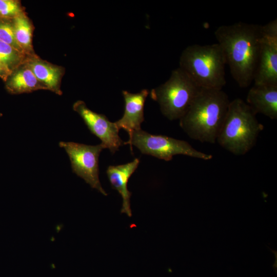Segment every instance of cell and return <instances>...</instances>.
Instances as JSON below:
<instances>
[{
    "instance_id": "6da1fadb",
    "label": "cell",
    "mask_w": 277,
    "mask_h": 277,
    "mask_svg": "<svg viewBox=\"0 0 277 277\" xmlns=\"http://www.w3.org/2000/svg\"><path fill=\"white\" fill-rule=\"evenodd\" d=\"M262 26L238 22L221 25L214 32L230 73L241 88L250 86L257 67Z\"/></svg>"
},
{
    "instance_id": "7a4b0ae2",
    "label": "cell",
    "mask_w": 277,
    "mask_h": 277,
    "mask_svg": "<svg viewBox=\"0 0 277 277\" xmlns=\"http://www.w3.org/2000/svg\"><path fill=\"white\" fill-rule=\"evenodd\" d=\"M230 102L222 90L201 88L179 125L191 138L214 144Z\"/></svg>"
},
{
    "instance_id": "3957f363",
    "label": "cell",
    "mask_w": 277,
    "mask_h": 277,
    "mask_svg": "<svg viewBox=\"0 0 277 277\" xmlns=\"http://www.w3.org/2000/svg\"><path fill=\"white\" fill-rule=\"evenodd\" d=\"M263 129L250 107L237 98L230 102L216 142L234 155H244L254 146Z\"/></svg>"
},
{
    "instance_id": "277c9868",
    "label": "cell",
    "mask_w": 277,
    "mask_h": 277,
    "mask_svg": "<svg viewBox=\"0 0 277 277\" xmlns=\"http://www.w3.org/2000/svg\"><path fill=\"white\" fill-rule=\"evenodd\" d=\"M179 63V67L201 88L222 90L226 84V61L217 43L187 47Z\"/></svg>"
},
{
    "instance_id": "5b68a950",
    "label": "cell",
    "mask_w": 277,
    "mask_h": 277,
    "mask_svg": "<svg viewBox=\"0 0 277 277\" xmlns=\"http://www.w3.org/2000/svg\"><path fill=\"white\" fill-rule=\"evenodd\" d=\"M201 88L180 67L169 79L149 94L156 101L162 114L170 121L180 120L186 112Z\"/></svg>"
},
{
    "instance_id": "8992f818",
    "label": "cell",
    "mask_w": 277,
    "mask_h": 277,
    "mask_svg": "<svg viewBox=\"0 0 277 277\" xmlns=\"http://www.w3.org/2000/svg\"><path fill=\"white\" fill-rule=\"evenodd\" d=\"M136 147L142 154L169 161L176 155H184L203 160H210L212 155L194 148L185 141L162 135H153L142 129L134 131L124 145Z\"/></svg>"
},
{
    "instance_id": "52a82bcc",
    "label": "cell",
    "mask_w": 277,
    "mask_h": 277,
    "mask_svg": "<svg viewBox=\"0 0 277 277\" xmlns=\"http://www.w3.org/2000/svg\"><path fill=\"white\" fill-rule=\"evenodd\" d=\"M59 146L68 155L72 171L92 188L107 195L99 179L98 158L104 149L103 146L101 144L88 145L73 142H60Z\"/></svg>"
},
{
    "instance_id": "ba28073f",
    "label": "cell",
    "mask_w": 277,
    "mask_h": 277,
    "mask_svg": "<svg viewBox=\"0 0 277 277\" xmlns=\"http://www.w3.org/2000/svg\"><path fill=\"white\" fill-rule=\"evenodd\" d=\"M254 85L277 86V19L262 26Z\"/></svg>"
},
{
    "instance_id": "9c48e42d",
    "label": "cell",
    "mask_w": 277,
    "mask_h": 277,
    "mask_svg": "<svg viewBox=\"0 0 277 277\" xmlns=\"http://www.w3.org/2000/svg\"><path fill=\"white\" fill-rule=\"evenodd\" d=\"M73 109L81 116L90 132L100 138L104 149H108L113 154L124 145L115 122H110L103 114L92 111L82 101L75 102Z\"/></svg>"
},
{
    "instance_id": "30bf717a",
    "label": "cell",
    "mask_w": 277,
    "mask_h": 277,
    "mask_svg": "<svg viewBox=\"0 0 277 277\" xmlns=\"http://www.w3.org/2000/svg\"><path fill=\"white\" fill-rule=\"evenodd\" d=\"M125 102L123 116L115 122L118 129L126 131L129 136L135 131L141 129V124L144 121V108L146 99L149 94L147 89L132 93L126 90L122 91Z\"/></svg>"
},
{
    "instance_id": "8fae6325",
    "label": "cell",
    "mask_w": 277,
    "mask_h": 277,
    "mask_svg": "<svg viewBox=\"0 0 277 277\" xmlns=\"http://www.w3.org/2000/svg\"><path fill=\"white\" fill-rule=\"evenodd\" d=\"M139 163L140 160L136 158L125 164L109 166L106 171L112 188L116 190L122 197L121 213L126 214L129 217L132 216L130 207L131 193L128 189L127 184L129 178L138 167Z\"/></svg>"
},
{
    "instance_id": "7c38bea8",
    "label": "cell",
    "mask_w": 277,
    "mask_h": 277,
    "mask_svg": "<svg viewBox=\"0 0 277 277\" xmlns=\"http://www.w3.org/2000/svg\"><path fill=\"white\" fill-rule=\"evenodd\" d=\"M246 102L256 114L277 118V86L254 85L248 91Z\"/></svg>"
},
{
    "instance_id": "4fadbf2b",
    "label": "cell",
    "mask_w": 277,
    "mask_h": 277,
    "mask_svg": "<svg viewBox=\"0 0 277 277\" xmlns=\"http://www.w3.org/2000/svg\"><path fill=\"white\" fill-rule=\"evenodd\" d=\"M24 64L47 90L62 94L60 84L63 72L61 68L42 61L35 55L28 58Z\"/></svg>"
},
{
    "instance_id": "5bb4252c",
    "label": "cell",
    "mask_w": 277,
    "mask_h": 277,
    "mask_svg": "<svg viewBox=\"0 0 277 277\" xmlns=\"http://www.w3.org/2000/svg\"><path fill=\"white\" fill-rule=\"evenodd\" d=\"M6 88L11 94L29 93L39 89H47L25 64L12 72L6 81Z\"/></svg>"
},
{
    "instance_id": "9a60e30c",
    "label": "cell",
    "mask_w": 277,
    "mask_h": 277,
    "mask_svg": "<svg viewBox=\"0 0 277 277\" xmlns=\"http://www.w3.org/2000/svg\"><path fill=\"white\" fill-rule=\"evenodd\" d=\"M16 41L28 57L35 56L32 46V26L24 12L12 19Z\"/></svg>"
},
{
    "instance_id": "2e32d148",
    "label": "cell",
    "mask_w": 277,
    "mask_h": 277,
    "mask_svg": "<svg viewBox=\"0 0 277 277\" xmlns=\"http://www.w3.org/2000/svg\"><path fill=\"white\" fill-rule=\"evenodd\" d=\"M0 57L13 72L24 64L29 58L11 46L1 41Z\"/></svg>"
},
{
    "instance_id": "e0dca14e",
    "label": "cell",
    "mask_w": 277,
    "mask_h": 277,
    "mask_svg": "<svg viewBox=\"0 0 277 277\" xmlns=\"http://www.w3.org/2000/svg\"><path fill=\"white\" fill-rule=\"evenodd\" d=\"M0 41L25 54L16 41L12 20L0 18Z\"/></svg>"
},
{
    "instance_id": "ac0fdd59",
    "label": "cell",
    "mask_w": 277,
    "mask_h": 277,
    "mask_svg": "<svg viewBox=\"0 0 277 277\" xmlns=\"http://www.w3.org/2000/svg\"><path fill=\"white\" fill-rule=\"evenodd\" d=\"M24 12L20 3L15 0H0V18L12 19Z\"/></svg>"
},
{
    "instance_id": "d6986e66",
    "label": "cell",
    "mask_w": 277,
    "mask_h": 277,
    "mask_svg": "<svg viewBox=\"0 0 277 277\" xmlns=\"http://www.w3.org/2000/svg\"><path fill=\"white\" fill-rule=\"evenodd\" d=\"M13 71L0 57V78L6 82Z\"/></svg>"
},
{
    "instance_id": "ffe728a7",
    "label": "cell",
    "mask_w": 277,
    "mask_h": 277,
    "mask_svg": "<svg viewBox=\"0 0 277 277\" xmlns=\"http://www.w3.org/2000/svg\"><path fill=\"white\" fill-rule=\"evenodd\" d=\"M2 116V114L0 113V117Z\"/></svg>"
}]
</instances>
